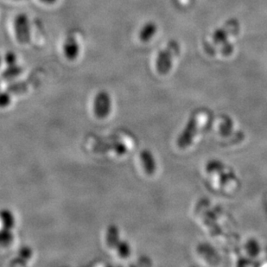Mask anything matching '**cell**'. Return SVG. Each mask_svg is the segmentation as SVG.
I'll return each instance as SVG.
<instances>
[{
  "label": "cell",
  "mask_w": 267,
  "mask_h": 267,
  "mask_svg": "<svg viewBox=\"0 0 267 267\" xmlns=\"http://www.w3.org/2000/svg\"><path fill=\"white\" fill-rule=\"evenodd\" d=\"M113 151H115L117 154L121 156V155L126 154L127 148H126V145L121 142H117L113 145Z\"/></svg>",
  "instance_id": "9a60e30c"
},
{
  "label": "cell",
  "mask_w": 267,
  "mask_h": 267,
  "mask_svg": "<svg viewBox=\"0 0 267 267\" xmlns=\"http://www.w3.org/2000/svg\"><path fill=\"white\" fill-rule=\"evenodd\" d=\"M14 235L11 233V229L2 228L0 229V247H6L12 242Z\"/></svg>",
  "instance_id": "30bf717a"
},
{
  "label": "cell",
  "mask_w": 267,
  "mask_h": 267,
  "mask_svg": "<svg viewBox=\"0 0 267 267\" xmlns=\"http://www.w3.org/2000/svg\"><path fill=\"white\" fill-rule=\"evenodd\" d=\"M23 72V68L18 64L7 66L5 69L2 72V78L4 80H13L17 77Z\"/></svg>",
  "instance_id": "9c48e42d"
},
{
  "label": "cell",
  "mask_w": 267,
  "mask_h": 267,
  "mask_svg": "<svg viewBox=\"0 0 267 267\" xmlns=\"http://www.w3.org/2000/svg\"><path fill=\"white\" fill-rule=\"evenodd\" d=\"M3 63V55H0V68H1V66H2V64Z\"/></svg>",
  "instance_id": "e0dca14e"
},
{
  "label": "cell",
  "mask_w": 267,
  "mask_h": 267,
  "mask_svg": "<svg viewBox=\"0 0 267 267\" xmlns=\"http://www.w3.org/2000/svg\"><path fill=\"white\" fill-rule=\"evenodd\" d=\"M3 62L6 64V66L17 64V55L14 51L8 50L5 52V54L3 55Z\"/></svg>",
  "instance_id": "4fadbf2b"
},
{
  "label": "cell",
  "mask_w": 267,
  "mask_h": 267,
  "mask_svg": "<svg viewBox=\"0 0 267 267\" xmlns=\"http://www.w3.org/2000/svg\"><path fill=\"white\" fill-rule=\"evenodd\" d=\"M106 243L111 248H116L117 245L120 242L119 231L118 227L115 225H111L106 230Z\"/></svg>",
  "instance_id": "8992f818"
},
{
  "label": "cell",
  "mask_w": 267,
  "mask_h": 267,
  "mask_svg": "<svg viewBox=\"0 0 267 267\" xmlns=\"http://www.w3.org/2000/svg\"><path fill=\"white\" fill-rule=\"evenodd\" d=\"M11 102V96L8 92H0V107H6Z\"/></svg>",
  "instance_id": "5bb4252c"
},
{
  "label": "cell",
  "mask_w": 267,
  "mask_h": 267,
  "mask_svg": "<svg viewBox=\"0 0 267 267\" xmlns=\"http://www.w3.org/2000/svg\"><path fill=\"white\" fill-rule=\"evenodd\" d=\"M142 165L145 169V172L148 175H152L156 171V162L154 157L151 151L145 150L140 154Z\"/></svg>",
  "instance_id": "5b68a950"
},
{
  "label": "cell",
  "mask_w": 267,
  "mask_h": 267,
  "mask_svg": "<svg viewBox=\"0 0 267 267\" xmlns=\"http://www.w3.org/2000/svg\"><path fill=\"white\" fill-rule=\"evenodd\" d=\"M41 2L44 3H48V4H52V3H55L57 0H40Z\"/></svg>",
  "instance_id": "2e32d148"
},
{
  "label": "cell",
  "mask_w": 267,
  "mask_h": 267,
  "mask_svg": "<svg viewBox=\"0 0 267 267\" xmlns=\"http://www.w3.org/2000/svg\"><path fill=\"white\" fill-rule=\"evenodd\" d=\"M116 249L118 254L121 258H127L131 254L130 245L128 244V242L125 241H120L119 244L117 245Z\"/></svg>",
  "instance_id": "8fae6325"
},
{
  "label": "cell",
  "mask_w": 267,
  "mask_h": 267,
  "mask_svg": "<svg viewBox=\"0 0 267 267\" xmlns=\"http://www.w3.org/2000/svg\"><path fill=\"white\" fill-rule=\"evenodd\" d=\"M0 222L5 229H12L15 227V216L9 209H2L0 211Z\"/></svg>",
  "instance_id": "52a82bcc"
},
{
  "label": "cell",
  "mask_w": 267,
  "mask_h": 267,
  "mask_svg": "<svg viewBox=\"0 0 267 267\" xmlns=\"http://www.w3.org/2000/svg\"><path fill=\"white\" fill-rule=\"evenodd\" d=\"M156 30H157V27H156L155 23H151V22L145 23V25L143 26L142 29H140L139 38L142 42H148L153 37Z\"/></svg>",
  "instance_id": "ba28073f"
},
{
  "label": "cell",
  "mask_w": 267,
  "mask_h": 267,
  "mask_svg": "<svg viewBox=\"0 0 267 267\" xmlns=\"http://www.w3.org/2000/svg\"><path fill=\"white\" fill-rule=\"evenodd\" d=\"M198 126H199L198 117H192L185 127V130L181 134L180 138L177 140V145L180 148H187L191 145L192 140L198 131Z\"/></svg>",
  "instance_id": "3957f363"
},
{
  "label": "cell",
  "mask_w": 267,
  "mask_h": 267,
  "mask_svg": "<svg viewBox=\"0 0 267 267\" xmlns=\"http://www.w3.org/2000/svg\"><path fill=\"white\" fill-rule=\"evenodd\" d=\"M0 87H1V81H0Z\"/></svg>",
  "instance_id": "ac0fdd59"
},
{
  "label": "cell",
  "mask_w": 267,
  "mask_h": 267,
  "mask_svg": "<svg viewBox=\"0 0 267 267\" xmlns=\"http://www.w3.org/2000/svg\"><path fill=\"white\" fill-rule=\"evenodd\" d=\"M16 41L21 44H27L31 40V26L29 16L25 13L17 14L13 22Z\"/></svg>",
  "instance_id": "6da1fadb"
},
{
  "label": "cell",
  "mask_w": 267,
  "mask_h": 267,
  "mask_svg": "<svg viewBox=\"0 0 267 267\" xmlns=\"http://www.w3.org/2000/svg\"><path fill=\"white\" fill-rule=\"evenodd\" d=\"M112 109V99L106 91H100L93 100V113L98 119H105Z\"/></svg>",
  "instance_id": "7a4b0ae2"
},
{
  "label": "cell",
  "mask_w": 267,
  "mask_h": 267,
  "mask_svg": "<svg viewBox=\"0 0 267 267\" xmlns=\"http://www.w3.org/2000/svg\"><path fill=\"white\" fill-rule=\"evenodd\" d=\"M32 257V250L31 248L29 247H23L21 248L18 253V257H17V261H23V263L25 264L27 261H29L30 258Z\"/></svg>",
  "instance_id": "7c38bea8"
},
{
  "label": "cell",
  "mask_w": 267,
  "mask_h": 267,
  "mask_svg": "<svg viewBox=\"0 0 267 267\" xmlns=\"http://www.w3.org/2000/svg\"><path fill=\"white\" fill-rule=\"evenodd\" d=\"M62 51L65 57L69 61H74L78 58L81 53V47L77 39L74 35H68L65 39L62 45Z\"/></svg>",
  "instance_id": "277c9868"
}]
</instances>
